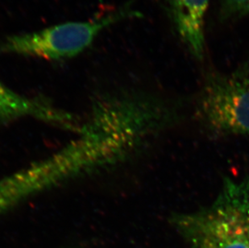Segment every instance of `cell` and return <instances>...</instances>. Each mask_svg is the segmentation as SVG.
Listing matches in <instances>:
<instances>
[{"mask_svg":"<svg viewBox=\"0 0 249 248\" xmlns=\"http://www.w3.org/2000/svg\"><path fill=\"white\" fill-rule=\"evenodd\" d=\"M195 114L213 137L249 136V67L207 74L195 100Z\"/></svg>","mask_w":249,"mask_h":248,"instance_id":"cell-2","label":"cell"},{"mask_svg":"<svg viewBox=\"0 0 249 248\" xmlns=\"http://www.w3.org/2000/svg\"><path fill=\"white\" fill-rule=\"evenodd\" d=\"M19 119H34L76 131L80 126L69 113L44 101L22 95L0 82V121Z\"/></svg>","mask_w":249,"mask_h":248,"instance_id":"cell-4","label":"cell"},{"mask_svg":"<svg viewBox=\"0 0 249 248\" xmlns=\"http://www.w3.org/2000/svg\"><path fill=\"white\" fill-rule=\"evenodd\" d=\"M174 29L195 57L204 55L205 17L211 0H164Z\"/></svg>","mask_w":249,"mask_h":248,"instance_id":"cell-5","label":"cell"},{"mask_svg":"<svg viewBox=\"0 0 249 248\" xmlns=\"http://www.w3.org/2000/svg\"><path fill=\"white\" fill-rule=\"evenodd\" d=\"M223 11L228 16L249 14V0H223Z\"/></svg>","mask_w":249,"mask_h":248,"instance_id":"cell-6","label":"cell"},{"mask_svg":"<svg viewBox=\"0 0 249 248\" xmlns=\"http://www.w3.org/2000/svg\"><path fill=\"white\" fill-rule=\"evenodd\" d=\"M121 10L97 20L70 22L36 33L12 35L0 43V53L59 60L76 56L91 45L102 30L130 16Z\"/></svg>","mask_w":249,"mask_h":248,"instance_id":"cell-3","label":"cell"},{"mask_svg":"<svg viewBox=\"0 0 249 248\" xmlns=\"http://www.w3.org/2000/svg\"><path fill=\"white\" fill-rule=\"evenodd\" d=\"M169 221L188 248H249V175L224 178L211 203Z\"/></svg>","mask_w":249,"mask_h":248,"instance_id":"cell-1","label":"cell"}]
</instances>
